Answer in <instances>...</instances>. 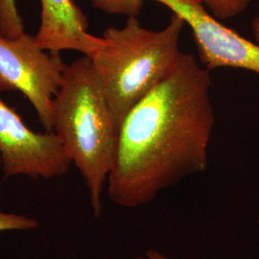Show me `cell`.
I'll return each mask as SVG.
<instances>
[{
  "instance_id": "6da1fadb",
  "label": "cell",
  "mask_w": 259,
  "mask_h": 259,
  "mask_svg": "<svg viewBox=\"0 0 259 259\" xmlns=\"http://www.w3.org/2000/svg\"><path fill=\"white\" fill-rule=\"evenodd\" d=\"M210 89L209 70L183 53L173 73L129 111L107 182L112 203L139 207L204 172L215 123Z\"/></svg>"
},
{
  "instance_id": "7a4b0ae2",
  "label": "cell",
  "mask_w": 259,
  "mask_h": 259,
  "mask_svg": "<svg viewBox=\"0 0 259 259\" xmlns=\"http://www.w3.org/2000/svg\"><path fill=\"white\" fill-rule=\"evenodd\" d=\"M53 132L80 171L93 214L99 217L104 188L115 160L119 127L88 56L65 67L53 103Z\"/></svg>"
},
{
  "instance_id": "3957f363",
  "label": "cell",
  "mask_w": 259,
  "mask_h": 259,
  "mask_svg": "<svg viewBox=\"0 0 259 259\" xmlns=\"http://www.w3.org/2000/svg\"><path fill=\"white\" fill-rule=\"evenodd\" d=\"M185 25L172 14L159 31L143 27L138 18L104 31L102 47L90 58L119 130L129 111L176 69Z\"/></svg>"
},
{
  "instance_id": "277c9868",
  "label": "cell",
  "mask_w": 259,
  "mask_h": 259,
  "mask_svg": "<svg viewBox=\"0 0 259 259\" xmlns=\"http://www.w3.org/2000/svg\"><path fill=\"white\" fill-rule=\"evenodd\" d=\"M66 65L60 52L47 53L35 37L25 33L8 38L0 34V93H22L47 132H53V103Z\"/></svg>"
},
{
  "instance_id": "5b68a950",
  "label": "cell",
  "mask_w": 259,
  "mask_h": 259,
  "mask_svg": "<svg viewBox=\"0 0 259 259\" xmlns=\"http://www.w3.org/2000/svg\"><path fill=\"white\" fill-rule=\"evenodd\" d=\"M0 157L5 178L51 180L65 175L72 161L54 132L37 133L0 97Z\"/></svg>"
},
{
  "instance_id": "8992f818",
  "label": "cell",
  "mask_w": 259,
  "mask_h": 259,
  "mask_svg": "<svg viewBox=\"0 0 259 259\" xmlns=\"http://www.w3.org/2000/svg\"><path fill=\"white\" fill-rule=\"evenodd\" d=\"M185 20L194 37L199 58L209 71L241 68L259 74V45L242 37L215 19L196 0H154Z\"/></svg>"
},
{
  "instance_id": "52a82bcc",
  "label": "cell",
  "mask_w": 259,
  "mask_h": 259,
  "mask_svg": "<svg viewBox=\"0 0 259 259\" xmlns=\"http://www.w3.org/2000/svg\"><path fill=\"white\" fill-rule=\"evenodd\" d=\"M40 25L35 36L45 50H72L91 57L102 47L101 37L88 32V20L73 0H40Z\"/></svg>"
},
{
  "instance_id": "ba28073f",
  "label": "cell",
  "mask_w": 259,
  "mask_h": 259,
  "mask_svg": "<svg viewBox=\"0 0 259 259\" xmlns=\"http://www.w3.org/2000/svg\"><path fill=\"white\" fill-rule=\"evenodd\" d=\"M0 34L8 38H18L25 34L17 0H0Z\"/></svg>"
},
{
  "instance_id": "9c48e42d",
  "label": "cell",
  "mask_w": 259,
  "mask_h": 259,
  "mask_svg": "<svg viewBox=\"0 0 259 259\" xmlns=\"http://www.w3.org/2000/svg\"><path fill=\"white\" fill-rule=\"evenodd\" d=\"M202 3L215 19L224 21L237 17L248 8L251 0H196Z\"/></svg>"
},
{
  "instance_id": "30bf717a",
  "label": "cell",
  "mask_w": 259,
  "mask_h": 259,
  "mask_svg": "<svg viewBox=\"0 0 259 259\" xmlns=\"http://www.w3.org/2000/svg\"><path fill=\"white\" fill-rule=\"evenodd\" d=\"M95 9L108 15H122L127 18H138L144 0H90Z\"/></svg>"
},
{
  "instance_id": "8fae6325",
  "label": "cell",
  "mask_w": 259,
  "mask_h": 259,
  "mask_svg": "<svg viewBox=\"0 0 259 259\" xmlns=\"http://www.w3.org/2000/svg\"><path fill=\"white\" fill-rule=\"evenodd\" d=\"M37 226L38 222L35 218L0 210V232L32 231L37 229Z\"/></svg>"
},
{
  "instance_id": "7c38bea8",
  "label": "cell",
  "mask_w": 259,
  "mask_h": 259,
  "mask_svg": "<svg viewBox=\"0 0 259 259\" xmlns=\"http://www.w3.org/2000/svg\"><path fill=\"white\" fill-rule=\"evenodd\" d=\"M251 28H252V32H253V36L255 38V42L259 45V17L254 18L251 23Z\"/></svg>"
},
{
  "instance_id": "4fadbf2b",
  "label": "cell",
  "mask_w": 259,
  "mask_h": 259,
  "mask_svg": "<svg viewBox=\"0 0 259 259\" xmlns=\"http://www.w3.org/2000/svg\"><path fill=\"white\" fill-rule=\"evenodd\" d=\"M146 253L149 257H151L152 259H169L157 250H149V251H146Z\"/></svg>"
},
{
  "instance_id": "5bb4252c",
  "label": "cell",
  "mask_w": 259,
  "mask_h": 259,
  "mask_svg": "<svg viewBox=\"0 0 259 259\" xmlns=\"http://www.w3.org/2000/svg\"><path fill=\"white\" fill-rule=\"evenodd\" d=\"M133 259H152V258H150V257H149L148 255H147V254H146V253H145V254H144V255H142V256H141V255H140V256H137V257H135V258H133Z\"/></svg>"
},
{
  "instance_id": "9a60e30c",
  "label": "cell",
  "mask_w": 259,
  "mask_h": 259,
  "mask_svg": "<svg viewBox=\"0 0 259 259\" xmlns=\"http://www.w3.org/2000/svg\"><path fill=\"white\" fill-rule=\"evenodd\" d=\"M0 168H2V160H1V157H0Z\"/></svg>"
}]
</instances>
